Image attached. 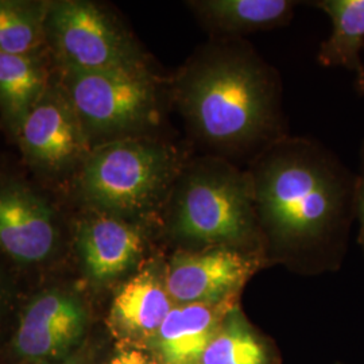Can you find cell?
<instances>
[{"label": "cell", "instance_id": "obj_1", "mask_svg": "<svg viewBox=\"0 0 364 364\" xmlns=\"http://www.w3.org/2000/svg\"><path fill=\"white\" fill-rule=\"evenodd\" d=\"M193 144L235 162L287 135L278 72L243 38H209L168 81Z\"/></svg>", "mask_w": 364, "mask_h": 364}, {"label": "cell", "instance_id": "obj_2", "mask_svg": "<svg viewBox=\"0 0 364 364\" xmlns=\"http://www.w3.org/2000/svg\"><path fill=\"white\" fill-rule=\"evenodd\" d=\"M260 235L284 251L338 246L355 218L356 174L324 144L285 135L247 162Z\"/></svg>", "mask_w": 364, "mask_h": 364}, {"label": "cell", "instance_id": "obj_3", "mask_svg": "<svg viewBox=\"0 0 364 364\" xmlns=\"http://www.w3.org/2000/svg\"><path fill=\"white\" fill-rule=\"evenodd\" d=\"M161 221L180 250L258 252L260 235L247 169L212 154L193 156L174 183Z\"/></svg>", "mask_w": 364, "mask_h": 364}, {"label": "cell", "instance_id": "obj_4", "mask_svg": "<svg viewBox=\"0 0 364 364\" xmlns=\"http://www.w3.org/2000/svg\"><path fill=\"white\" fill-rule=\"evenodd\" d=\"M193 156L189 147L154 135L97 144L81 164L78 192L92 212L139 223L161 219Z\"/></svg>", "mask_w": 364, "mask_h": 364}, {"label": "cell", "instance_id": "obj_5", "mask_svg": "<svg viewBox=\"0 0 364 364\" xmlns=\"http://www.w3.org/2000/svg\"><path fill=\"white\" fill-rule=\"evenodd\" d=\"M92 147L147 136L159 127L168 82L153 69L132 72H66L63 82Z\"/></svg>", "mask_w": 364, "mask_h": 364}, {"label": "cell", "instance_id": "obj_6", "mask_svg": "<svg viewBox=\"0 0 364 364\" xmlns=\"http://www.w3.org/2000/svg\"><path fill=\"white\" fill-rule=\"evenodd\" d=\"M45 36L64 73L151 69L130 30L115 14L93 1L49 3Z\"/></svg>", "mask_w": 364, "mask_h": 364}, {"label": "cell", "instance_id": "obj_7", "mask_svg": "<svg viewBox=\"0 0 364 364\" xmlns=\"http://www.w3.org/2000/svg\"><path fill=\"white\" fill-rule=\"evenodd\" d=\"M262 264L258 252L235 248L178 250L165 264V287L174 305L228 302Z\"/></svg>", "mask_w": 364, "mask_h": 364}, {"label": "cell", "instance_id": "obj_8", "mask_svg": "<svg viewBox=\"0 0 364 364\" xmlns=\"http://www.w3.org/2000/svg\"><path fill=\"white\" fill-rule=\"evenodd\" d=\"M16 138L27 161L46 173H58L76 164L81 165L92 150L91 142L61 84H49Z\"/></svg>", "mask_w": 364, "mask_h": 364}, {"label": "cell", "instance_id": "obj_9", "mask_svg": "<svg viewBox=\"0 0 364 364\" xmlns=\"http://www.w3.org/2000/svg\"><path fill=\"white\" fill-rule=\"evenodd\" d=\"M57 223L50 204L16 182L0 183V248L22 263L45 260L57 245Z\"/></svg>", "mask_w": 364, "mask_h": 364}, {"label": "cell", "instance_id": "obj_10", "mask_svg": "<svg viewBox=\"0 0 364 364\" xmlns=\"http://www.w3.org/2000/svg\"><path fill=\"white\" fill-rule=\"evenodd\" d=\"M78 248L87 275L97 284H108L142 257L144 223L92 212L80 224Z\"/></svg>", "mask_w": 364, "mask_h": 364}, {"label": "cell", "instance_id": "obj_11", "mask_svg": "<svg viewBox=\"0 0 364 364\" xmlns=\"http://www.w3.org/2000/svg\"><path fill=\"white\" fill-rule=\"evenodd\" d=\"M85 326V312L77 299L50 290L34 299L22 317L16 348L28 358H49L65 351Z\"/></svg>", "mask_w": 364, "mask_h": 364}, {"label": "cell", "instance_id": "obj_12", "mask_svg": "<svg viewBox=\"0 0 364 364\" xmlns=\"http://www.w3.org/2000/svg\"><path fill=\"white\" fill-rule=\"evenodd\" d=\"M299 4L294 0H193L186 3L209 38H243L251 33L287 26Z\"/></svg>", "mask_w": 364, "mask_h": 364}, {"label": "cell", "instance_id": "obj_13", "mask_svg": "<svg viewBox=\"0 0 364 364\" xmlns=\"http://www.w3.org/2000/svg\"><path fill=\"white\" fill-rule=\"evenodd\" d=\"M234 308V301L174 305L156 332L162 360L165 364H200L210 340Z\"/></svg>", "mask_w": 364, "mask_h": 364}, {"label": "cell", "instance_id": "obj_14", "mask_svg": "<svg viewBox=\"0 0 364 364\" xmlns=\"http://www.w3.org/2000/svg\"><path fill=\"white\" fill-rule=\"evenodd\" d=\"M164 270L149 266L130 278L117 291L111 306V321L131 335H153L173 309L165 287Z\"/></svg>", "mask_w": 364, "mask_h": 364}, {"label": "cell", "instance_id": "obj_15", "mask_svg": "<svg viewBox=\"0 0 364 364\" xmlns=\"http://www.w3.org/2000/svg\"><path fill=\"white\" fill-rule=\"evenodd\" d=\"M311 4L326 13L332 23L331 36L317 53L318 64L353 73L356 91L364 95V0H317Z\"/></svg>", "mask_w": 364, "mask_h": 364}, {"label": "cell", "instance_id": "obj_16", "mask_svg": "<svg viewBox=\"0 0 364 364\" xmlns=\"http://www.w3.org/2000/svg\"><path fill=\"white\" fill-rule=\"evenodd\" d=\"M49 84L48 70L39 55L0 53V115L10 135L18 136Z\"/></svg>", "mask_w": 364, "mask_h": 364}, {"label": "cell", "instance_id": "obj_17", "mask_svg": "<svg viewBox=\"0 0 364 364\" xmlns=\"http://www.w3.org/2000/svg\"><path fill=\"white\" fill-rule=\"evenodd\" d=\"M45 1L0 0V53L13 55H39L46 43Z\"/></svg>", "mask_w": 364, "mask_h": 364}, {"label": "cell", "instance_id": "obj_18", "mask_svg": "<svg viewBox=\"0 0 364 364\" xmlns=\"http://www.w3.org/2000/svg\"><path fill=\"white\" fill-rule=\"evenodd\" d=\"M200 364H267V355L259 340L234 313L227 314Z\"/></svg>", "mask_w": 364, "mask_h": 364}, {"label": "cell", "instance_id": "obj_19", "mask_svg": "<svg viewBox=\"0 0 364 364\" xmlns=\"http://www.w3.org/2000/svg\"><path fill=\"white\" fill-rule=\"evenodd\" d=\"M355 218L360 224V243L364 247V139L359 150V174L356 176Z\"/></svg>", "mask_w": 364, "mask_h": 364}, {"label": "cell", "instance_id": "obj_20", "mask_svg": "<svg viewBox=\"0 0 364 364\" xmlns=\"http://www.w3.org/2000/svg\"><path fill=\"white\" fill-rule=\"evenodd\" d=\"M109 364H149V360L138 350H124L117 353Z\"/></svg>", "mask_w": 364, "mask_h": 364}]
</instances>
